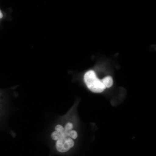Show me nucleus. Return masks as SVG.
Wrapping results in <instances>:
<instances>
[{"label": "nucleus", "mask_w": 156, "mask_h": 156, "mask_svg": "<svg viewBox=\"0 0 156 156\" xmlns=\"http://www.w3.org/2000/svg\"><path fill=\"white\" fill-rule=\"evenodd\" d=\"M101 81L106 88H110L112 87L113 84L112 78L110 76H108L104 78Z\"/></svg>", "instance_id": "7ed1b4c3"}, {"label": "nucleus", "mask_w": 156, "mask_h": 156, "mask_svg": "<svg viewBox=\"0 0 156 156\" xmlns=\"http://www.w3.org/2000/svg\"><path fill=\"white\" fill-rule=\"evenodd\" d=\"M3 17V15L2 13V12H1V11H0V19H1V18H2Z\"/></svg>", "instance_id": "1a4fd4ad"}, {"label": "nucleus", "mask_w": 156, "mask_h": 156, "mask_svg": "<svg viewBox=\"0 0 156 156\" xmlns=\"http://www.w3.org/2000/svg\"><path fill=\"white\" fill-rule=\"evenodd\" d=\"M84 81L89 89L95 93H101L106 89L93 71H89L86 73L84 75Z\"/></svg>", "instance_id": "f257e3e1"}, {"label": "nucleus", "mask_w": 156, "mask_h": 156, "mask_svg": "<svg viewBox=\"0 0 156 156\" xmlns=\"http://www.w3.org/2000/svg\"><path fill=\"white\" fill-rule=\"evenodd\" d=\"M74 145L73 139L69 137L64 131L61 133V136L56 140V147L58 151L60 153L66 152Z\"/></svg>", "instance_id": "f03ea898"}, {"label": "nucleus", "mask_w": 156, "mask_h": 156, "mask_svg": "<svg viewBox=\"0 0 156 156\" xmlns=\"http://www.w3.org/2000/svg\"><path fill=\"white\" fill-rule=\"evenodd\" d=\"M2 106L1 104H0V115L2 114Z\"/></svg>", "instance_id": "6e6552de"}, {"label": "nucleus", "mask_w": 156, "mask_h": 156, "mask_svg": "<svg viewBox=\"0 0 156 156\" xmlns=\"http://www.w3.org/2000/svg\"><path fill=\"white\" fill-rule=\"evenodd\" d=\"M73 127V123L71 122L67 123V124L66 125L64 128V130L66 134H67V135L69 131L72 130Z\"/></svg>", "instance_id": "423d86ee"}, {"label": "nucleus", "mask_w": 156, "mask_h": 156, "mask_svg": "<svg viewBox=\"0 0 156 156\" xmlns=\"http://www.w3.org/2000/svg\"><path fill=\"white\" fill-rule=\"evenodd\" d=\"M67 135L72 139H76L78 137L77 132L74 130H71L68 133Z\"/></svg>", "instance_id": "39448f33"}, {"label": "nucleus", "mask_w": 156, "mask_h": 156, "mask_svg": "<svg viewBox=\"0 0 156 156\" xmlns=\"http://www.w3.org/2000/svg\"><path fill=\"white\" fill-rule=\"evenodd\" d=\"M55 131L60 133H63L64 132V128L62 126L60 125H57L55 127Z\"/></svg>", "instance_id": "0eeeda50"}, {"label": "nucleus", "mask_w": 156, "mask_h": 156, "mask_svg": "<svg viewBox=\"0 0 156 156\" xmlns=\"http://www.w3.org/2000/svg\"><path fill=\"white\" fill-rule=\"evenodd\" d=\"M60 136H61V133L56 131H53L51 134V138L53 140H55V141L58 140L59 139V137H60Z\"/></svg>", "instance_id": "20e7f679"}]
</instances>
